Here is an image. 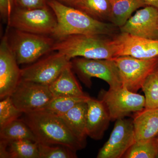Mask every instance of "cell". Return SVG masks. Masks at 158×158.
<instances>
[{
	"mask_svg": "<svg viewBox=\"0 0 158 158\" xmlns=\"http://www.w3.org/2000/svg\"><path fill=\"white\" fill-rule=\"evenodd\" d=\"M47 4L56 19V26L52 34L58 39L76 34L112 35L117 28L112 23L95 19L77 8L56 0H48Z\"/></svg>",
	"mask_w": 158,
	"mask_h": 158,
	"instance_id": "cell-1",
	"label": "cell"
},
{
	"mask_svg": "<svg viewBox=\"0 0 158 158\" xmlns=\"http://www.w3.org/2000/svg\"><path fill=\"white\" fill-rule=\"evenodd\" d=\"M23 114V119L32 130L37 142L63 145L77 152L86 147L87 141L77 137L59 116L43 110Z\"/></svg>",
	"mask_w": 158,
	"mask_h": 158,
	"instance_id": "cell-2",
	"label": "cell"
},
{
	"mask_svg": "<svg viewBox=\"0 0 158 158\" xmlns=\"http://www.w3.org/2000/svg\"><path fill=\"white\" fill-rule=\"evenodd\" d=\"M103 36L69 35L55 43L52 51L64 54L70 59L77 57L104 59L115 58L116 51L113 39H107Z\"/></svg>",
	"mask_w": 158,
	"mask_h": 158,
	"instance_id": "cell-3",
	"label": "cell"
},
{
	"mask_svg": "<svg viewBox=\"0 0 158 158\" xmlns=\"http://www.w3.org/2000/svg\"><path fill=\"white\" fill-rule=\"evenodd\" d=\"M73 70L88 88L92 85L91 78H97L107 83L110 89L122 86L116 63L113 59H89L82 57L71 61Z\"/></svg>",
	"mask_w": 158,
	"mask_h": 158,
	"instance_id": "cell-4",
	"label": "cell"
},
{
	"mask_svg": "<svg viewBox=\"0 0 158 158\" xmlns=\"http://www.w3.org/2000/svg\"><path fill=\"white\" fill-rule=\"evenodd\" d=\"M99 100L107 109L111 121L125 118L145 107L144 96L132 92L122 86L115 89L101 90Z\"/></svg>",
	"mask_w": 158,
	"mask_h": 158,
	"instance_id": "cell-5",
	"label": "cell"
},
{
	"mask_svg": "<svg viewBox=\"0 0 158 158\" xmlns=\"http://www.w3.org/2000/svg\"><path fill=\"white\" fill-rule=\"evenodd\" d=\"M112 59L118 68L122 86L135 93L141 89L148 76L158 68V56L140 59L124 56Z\"/></svg>",
	"mask_w": 158,
	"mask_h": 158,
	"instance_id": "cell-6",
	"label": "cell"
},
{
	"mask_svg": "<svg viewBox=\"0 0 158 158\" xmlns=\"http://www.w3.org/2000/svg\"><path fill=\"white\" fill-rule=\"evenodd\" d=\"M8 24L17 31L45 35L52 34L57 20L48 7L33 9L18 7L13 11Z\"/></svg>",
	"mask_w": 158,
	"mask_h": 158,
	"instance_id": "cell-7",
	"label": "cell"
},
{
	"mask_svg": "<svg viewBox=\"0 0 158 158\" xmlns=\"http://www.w3.org/2000/svg\"><path fill=\"white\" fill-rule=\"evenodd\" d=\"M54 40L44 35L16 30L11 45L19 65L35 62L52 51Z\"/></svg>",
	"mask_w": 158,
	"mask_h": 158,
	"instance_id": "cell-8",
	"label": "cell"
},
{
	"mask_svg": "<svg viewBox=\"0 0 158 158\" xmlns=\"http://www.w3.org/2000/svg\"><path fill=\"white\" fill-rule=\"evenodd\" d=\"M10 97L23 113L41 111L53 98L49 86L22 79Z\"/></svg>",
	"mask_w": 158,
	"mask_h": 158,
	"instance_id": "cell-9",
	"label": "cell"
},
{
	"mask_svg": "<svg viewBox=\"0 0 158 158\" xmlns=\"http://www.w3.org/2000/svg\"><path fill=\"white\" fill-rule=\"evenodd\" d=\"M70 63L69 58L57 52L22 69L21 79L49 86Z\"/></svg>",
	"mask_w": 158,
	"mask_h": 158,
	"instance_id": "cell-10",
	"label": "cell"
},
{
	"mask_svg": "<svg viewBox=\"0 0 158 158\" xmlns=\"http://www.w3.org/2000/svg\"><path fill=\"white\" fill-rule=\"evenodd\" d=\"M135 142L133 119H117L110 138L100 149L97 158H123Z\"/></svg>",
	"mask_w": 158,
	"mask_h": 158,
	"instance_id": "cell-11",
	"label": "cell"
},
{
	"mask_svg": "<svg viewBox=\"0 0 158 158\" xmlns=\"http://www.w3.org/2000/svg\"><path fill=\"white\" fill-rule=\"evenodd\" d=\"M115 57L128 56L140 59L158 56V39H150L121 33L113 38Z\"/></svg>",
	"mask_w": 158,
	"mask_h": 158,
	"instance_id": "cell-12",
	"label": "cell"
},
{
	"mask_svg": "<svg viewBox=\"0 0 158 158\" xmlns=\"http://www.w3.org/2000/svg\"><path fill=\"white\" fill-rule=\"evenodd\" d=\"M7 36L0 44V99L10 96L21 80V69Z\"/></svg>",
	"mask_w": 158,
	"mask_h": 158,
	"instance_id": "cell-13",
	"label": "cell"
},
{
	"mask_svg": "<svg viewBox=\"0 0 158 158\" xmlns=\"http://www.w3.org/2000/svg\"><path fill=\"white\" fill-rule=\"evenodd\" d=\"M119 29L121 33L158 39V10L152 6H145L136 11Z\"/></svg>",
	"mask_w": 158,
	"mask_h": 158,
	"instance_id": "cell-14",
	"label": "cell"
},
{
	"mask_svg": "<svg viewBox=\"0 0 158 158\" xmlns=\"http://www.w3.org/2000/svg\"><path fill=\"white\" fill-rule=\"evenodd\" d=\"M87 103V136L94 140H101L111 121L110 114L104 104L100 100L90 97Z\"/></svg>",
	"mask_w": 158,
	"mask_h": 158,
	"instance_id": "cell-15",
	"label": "cell"
},
{
	"mask_svg": "<svg viewBox=\"0 0 158 158\" xmlns=\"http://www.w3.org/2000/svg\"><path fill=\"white\" fill-rule=\"evenodd\" d=\"M136 142H143L158 135V108L135 113L133 118Z\"/></svg>",
	"mask_w": 158,
	"mask_h": 158,
	"instance_id": "cell-16",
	"label": "cell"
},
{
	"mask_svg": "<svg viewBox=\"0 0 158 158\" xmlns=\"http://www.w3.org/2000/svg\"><path fill=\"white\" fill-rule=\"evenodd\" d=\"M49 88L53 98L88 96L83 91L76 78L71 63L65 67L58 77L49 86Z\"/></svg>",
	"mask_w": 158,
	"mask_h": 158,
	"instance_id": "cell-17",
	"label": "cell"
},
{
	"mask_svg": "<svg viewBox=\"0 0 158 158\" xmlns=\"http://www.w3.org/2000/svg\"><path fill=\"white\" fill-rule=\"evenodd\" d=\"M87 101L80 103L59 117L63 119L72 132L80 139L86 141Z\"/></svg>",
	"mask_w": 158,
	"mask_h": 158,
	"instance_id": "cell-18",
	"label": "cell"
},
{
	"mask_svg": "<svg viewBox=\"0 0 158 158\" xmlns=\"http://www.w3.org/2000/svg\"><path fill=\"white\" fill-rule=\"evenodd\" d=\"M111 15L110 22L117 27L124 25L134 11L145 6L143 0H110Z\"/></svg>",
	"mask_w": 158,
	"mask_h": 158,
	"instance_id": "cell-19",
	"label": "cell"
},
{
	"mask_svg": "<svg viewBox=\"0 0 158 158\" xmlns=\"http://www.w3.org/2000/svg\"><path fill=\"white\" fill-rule=\"evenodd\" d=\"M22 139L37 142L32 130L23 119L18 118L0 128V141L9 143Z\"/></svg>",
	"mask_w": 158,
	"mask_h": 158,
	"instance_id": "cell-20",
	"label": "cell"
},
{
	"mask_svg": "<svg viewBox=\"0 0 158 158\" xmlns=\"http://www.w3.org/2000/svg\"><path fill=\"white\" fill-rule=\"evenodd\" d=\"M101 21L110 22L111 4L110 0H80L73 6Z\"/></svg>",
	"mask_w": 158,
	"mask_h": 158,
	"instance_id": "cell-21",
	"label": "cell"
},
{
	"mask_svg": "<svg viewBox=\"0 0 158 158\" xmlns=\"http://www.w3.org/2000/svg\"><path fill=\"white\" fill-rule=\"evenodd\" d=\"M9 158H40L37 142L28 139L16 140L8 143Z\"/></svg>",
	"mask_w": 158,
	"mask_h": 158,
	"instance_id": "cell-22",
	"label": "cell"
},
{
	"mask_svg": "<svg viewBox=\"0 0 158 158\" xmlns=\"http://www.w3.org/2000/svg\"><path fill=\"white\" fill-rule=\"evenodd\" d=\"M90 97L87 96L83 97H60L53 98L43 111L56 116H61L80 103L87 101Z\"/></svg>",
	"mask_w": 158,
	"mask_h": 158,
	"instance_id": "cell-23",
	"label": "cell"
},
{
	"mask_svg": "<svg viewBox=\"0 0 158 158\" xmlns=\"http://www.w3.org/2000/svg\"><path fill=\"white\" fill-rule=\"evenodd\" d=\"M123 158H158V138L135 142Z\"/></svg>",
	"mask_w": 158,
	"mask_h": 158,
	"instance_id": "cell-24",
	"label": "cell"
},
{
	"mask_svg": "<svg viewBox=\"0 0 158 158\" xmlns=\"http://www.w3.org/2000/svg\"><path fill=\"white\" fill-rule=\"evenodd\" d=\"M145 97V108H158V68L148 76L141 88Z\"/></svg>",
	"mask_w": 158,
	"mask_h": 158,
	"instance_id": "cell-25",
	"label": "cell"
},
{
	"mask_svg": "<svg viewBox=\"0 0 158 158\" xmlns=\"http://www.w3.org/2000/svg\"><path fill=\"white\" fill-rule=\"evenodd\" d=\"M40 158H76L77 151L63 145L48 144L37 142Z\"/></svg>",
	"mask_w": 158,
	"mask_h": 158,
	"instance_id": "cell-26",
	"label": "cell"
},
{
	"mask_svg": "<svg viewBox=\"0 0 158 158\" xmlns=\"http://www.w3.org/2000/svg\"><path fill=\"white\" fill-rule=\"evenodd\" d=\"M23 114L16 108L10 96L1 100L0 102V128L18 119Z\"/></svg>",
	"mask_w": 158,
	"mask_h": 158,
	"instance_id": "cell-27",
	"label": "cell"
},
{
	"mask_svg": "<svg viewBox=\"0 0 158 158\" xmlns=\"http://www.w3.org/2000/svg\"><path fill=\"white\" fill-rule=\"evenodd\" d=\"M15 5L19 8L27 9L48 8L47 0H15Z\"/></svg>",
	"mask_w": 158,
	"mask_h": 158,
	"instance_id": "cell-28",
	"label": "cell"
},
{
	"mask_svg": "<svg viewBox=\"0 0 158 158\" xmlns=\"http://www.w3.org/2000/svg\"><path fill=\"white\" fill-rule=\"evenodd\" d=\"M15 0H0V11L3 17L10 21L14 5Z\"/></svg>",
	"mask_w": 158,
	"mask_h": 158,
	"instance_id": "cell-29",
	"label": "cell"
},
{
	"mask_svg": "<svg viewBox=\"0 0 158 158\" xmlns=\"http://www.w3.org/2000/svg\"><path fill=\"white\" fill-rule=\"evenodd\" d=\"M146 6H152L158 10V0H143Z\"/></svg>",
	"mask_w": 158,
	"mask_h": 158,
	"instance_id": "cell-30",
	"label": "cell"
},
{
	"mask_svg": "<svg viewBox=\"0 0 158 158\" xmlns=\"http://www.w3.org/2000/svg\"><path fill=\"white\" fill-rule=\"evenodd\" d=\"M56 1H58V2H60L61 3H65L70 5V6H73L76 3L79 2L80 0H56Z\"/></svg>",
	"mask_w": 158,
	"mask_h": 158,
	"instance_id": "cell-31",
	"label": "cell"
},
{
	"mask_svg": "<svg viewBox=\"0 0 158 158\" xmlns=\"http://www.w3.org/2000/svg\"><path fill=\"white\" fill-rule=\"evenodd\" d=\"M157 138H158V135L157 136Z\"/></svg>",
	"mask_w": 158,
	"mask_h": 158,
	"instance_id": "cell-32",
	"label": "cell"
}]
</instances>
